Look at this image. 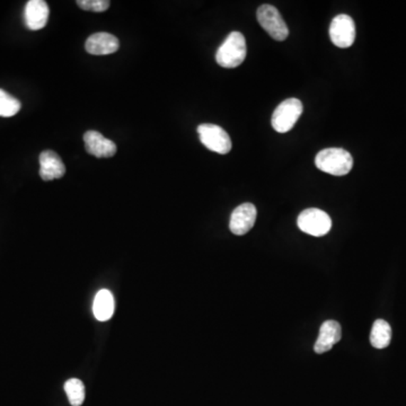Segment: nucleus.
<instances>
[{
  "mask_svg": "<svg viewBox=\"0 0 406 406\" xmlns=\"http://www.w3.org/2000/svg\"><path fill=\"white\" fill-rule=\"evenodd\" d=\"M21 102L13 97L11 94L0 90V117H11L19 112Z\"/></svg>",
  "mask_w": 406,
  "mask_h": 406,
  "instance_id": "f3484780",
  "label": "nucleus"
},
{
  "mask_svg": "<svg viewBox=\"0 0 406 406\" xmlns=\"http://www.w3.org/2000/svg\"><path fill=\"white\" fill-rule=\"evenodd\" d=\"M331 41L341 49L351 47L356 40V25L349 15L341 14L333 18L330 26Z\"/></svg>",
  "mask_w": 406,
  "mask_h": 406,
  "instance_id": "0eeeda50",
  "label": "nucleus"
},
{
  "mask_svg": "<svg viewBox=\"0 0 406 406\" xmlns=\"http://www.w3.org/2000/svg\"><path fill=\"white\" fill-rule=\"evenodd\" d=\"M77 5L84 11H94V13H103L109 9V0H78Z\"/></svg>",
  "mask_w": 406,
  "mask_h": 406,
  "instance_id": "a211bd4d",
  "label": "nucleus"
},
{
  "mask_svg": "<svg viewBox=\"0 0 406 406\" xmlns=\"http://www.w3.org/2000/svg\"><path fill=\"white\" fill-rule=\"evenodd\" d=\"M303 113V103L298 98H288L279 104L272 115V127L277 132L286 134L294 128Z\"/></svg>",
  "mask_w": 406,
  "mask_h": 406,
  "instance_id": "20e7f679",
  "label": "nucleus"
},
{
  "mask_svg": "<svg viewBox=\"0 0 406 406\" xmlns=\"http://www.w3.org/2000/svg\"><path fill=\"white\" fill-rule=\"evenodd\" d=\"M315 165L327 174L343 176L353 167V159L349 151L342 148H326L317 154Z\"/></svg>",
  "mask_w": 406,
  "mask_h": 406,
  "instance_id": "f257e3e1",
  "label": "nucleus"
},
{
  "mask_svg": "<svg viewBox=\"0 0 406 406\" xmlns=\"http://www.w3.org/2000/svg\"><path fill=\"white\" fill-rule=\"evenodd\" d=\"M342 338L341 325L336 321H326L323 323L319 328V338L316 343L314 346V351L322 355L325 352L330 351L333 346L340 342Z\"/></svg>",
  "mask_w": 406,
  "mask_h": 406,
  "instance_id": "9b49d317",
  "label": "nucleus"
},
{
  "mask_svg": "<svg viewBox=\"0 0 406 406\" xmlns=\"http://www.w3.org/2000/svg\"><path fill=\"white\" fill-rule=\"evenodd\" d=\"M200 140L208 149L220 155H226L232 150V139L221 127L205 123L198 127Z\"/></svg>",
  "mask_w": 406,
  "mask_h": 406,
  "instance_id": "423d86ee",
  "label": "nucleus"
},
{
  "mask_svg": "<svg viewBox=\"0 0 406 406\" xmlns=\"http://www.w3.org/2000/svg\"><path fill=\"white\" fill-rule=\"evenodd\" d=\"M246 58V41L240 32H232L227 36L215 53V61L224 68H236Z\"/></svg>",
  "mask_w": 406,
  "mask_h": 406,
  "instance_id": "f03ea898",
  "label": "nucleus"
},
{
  "mask_svg": "<svg viewBox=\"0 0 406 406\" xmlns=\"http://www.w3.org/2000/svg\"><path fill=\"white\" fill-rule=\"evenodd\" d=\"M297 225L301 232L315 237H321L330 232L332 220L330 215L324 211L319 210L316 208H311L300 213Z\"/></svg>",
  "mask_w": 406,
  "mask_h": 406,
  "instance_id": "39448f33",
  "label": "nucleus"
},
{
  "mask_svg": "<svg viewBox=\"0 0 406 406\" xmlns=\"http://www.w3.org/2000/svg\"><path fill=\"white\" fill-rule=\"evenodd\" d=\"M257 208L252 203H243L233 211L229 223L230 232L237 236L247 234L257 220Z\"/></svg>",
  "mask_w": 406,
  "mask_h": 406,
  "instance_id": "1a4fd4ad",
  "label": "nucleus"
},
{
  "mask_svg": "<svg viewBox=\"0 0 406 406\" xmlns=\"http://www.w3.org/2000/svg\"><path fill=\"white\" fill-rule=\"evenodd\" d=\"M85 148L96 159H109L117 154V145L98 131H86L84 134Z\"/></svg>",
  "mask_w": 406,
  "mask_h": 406,
  "instance_id": "6e6552de",
  "label": "nucleus"
},
{
  "mask_svg": "<svg viewBox=\"0 0 406 406\" xmlns=\"http://www.w3.org/2000/svg\"><path fill=\"white\" fill-rule=\"evenodd\" d=\"M65 173V164L60 156L52 150H44L40 155V176L43 181L57 180Z\"/></svg>",
  "mask_w": 406,
  "mask_h": 406,
  "instance_id": "ddd939ff",
  "label": "nucleus"
},
{
  "mask_svg": "<svg viewBox=\"0 0 406 406\" xmlns=\"http://www.w3.org/2000/svg\"><path fill=\"white\" fill-rule=\"evenodd\" d=\"M392 340V328L384 319H377L373 325L370 333L371 346L376 349H385L390 346Z\"/></svg>",
  "mask_w": 406,
  "mask_h": 406,
  "instance_id": "2eb2a0df",
  "label": "nucleus"
},
{
  "mask_svg": "<svg viewBox=\"0 0 406 406\" xmlns=\"http://www.w3.org/2000/svg\"><path fill=\"white\" fill-rule=\"evenodd\" d=\"M120 44L117 36L107 32L95 33L90 36L85 44L86 51L90 55H107L114 53L119 50Z\"/></svg>",
  "mask_w": 406,
  "mask_h": 406,
  "instance_id": "f8f14e48",
  "label": "nucleus"
},
{
  "mask_svg": "<svg viewBox=\"0 0 406 406\" xmlns=\"http://www.w3.org/2000/svg\"><path fill=\"white\" fill-rule=\"evenodd\" d=\"M257 17L262 28L276 41H284L289 36V28L274 6L262 5L257 9Z\"/></svg>",
  "mask_w": 406,
  "mask_h": 406,
  "instance_id": "7ed1b4c3",
  "label": "nucleus"
},
{
  "mask_svg": "<svg viewBox=\"0 0 406 406\" xmlns=\"http://www.w3.org/2000/svg\"><path fill=\"white\" fill-rule=\"evenodd\" d=\"M115 304L113 294L103 289L96 294L93 304L94 316L100 322H107L114 314Z\"/></svg>",
  "mask_w": 406,
  "mask_h": 406,
  "instance_id": "4468645a",
  "label": "nucleus"
},
{
  "mask_svg": "<svg viewBox=\"0 0 406 406\" xmlns=\"http://www.w3.org/2000/svg\"><path fill=\"white\" fill-rule=\"evenodd\" d=\"M65 392L71 405L80 406L84 403L85 386L80 379L71 378L68 382H65Z\"/></svg>",
  "mask_w": 406,
  "mask_h": 406,
  "instance_id": "dca6fc26",
  "label": "nucleus"
},
{
  "mask_svg": "<svg viewBox=\"0 0 406 406\" xmlns=\"http://www.w3.org/2000/svg\"><path fill=\"white\" fill-rule=\"evenodd\" d=\"M49 14V6L44 0H30L25 6V24L28 30H42L47 25Z\"/></svg>",
  "mask_w": 406,
  "mask_h": 406,
  "instance_id": "9d476101",
  "label": "nucleus"
}]
</instances>
